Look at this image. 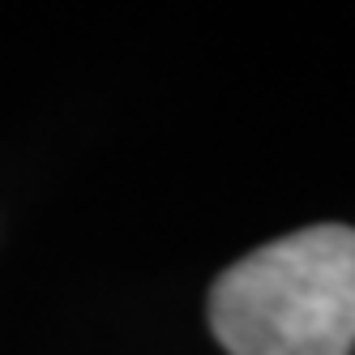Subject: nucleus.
<instances>
[{
  "instance_id": "1",
  "label": "nucleus",
  "mask_w": 355,
  "mask_h": 355,
  "mask_svg": "<svg viewBox=\"0 0 355 355\" xmlns=\"http://www.w3.org/2000/svg\"><path fill=\"white\" fill-rule=\"evenodd\" d=\"M210 325L227 355H351L355 232L304 227L218 274Z\"/></svg>"
}]
</instances>
